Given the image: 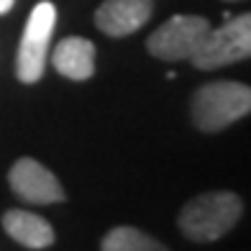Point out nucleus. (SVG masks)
Returning <instances> with one entry per match:
<instances>
[{
	"instance_id": "nucleus-8",
	"label": "nucleus",
	"mask_w": 251,
	"mask_h": 251,
	"mask_svg": "<svg viewBox=\"0 0 251 251\" xmlns=\"http://www.w3.org/2000/svg\"><path fill=\"white\" fill-rule=\"evenodd\" d=\"M51 67L72 82H85L95 75V44L85 36H64L51 51Z\"/></svg>"
},
{
	"instance_id": "nucleus-7",
	"label": "nucleus",
	"mask_w": 251,
	"mask_h": 251,
	"mask_svg": "<svg viewBox=\"0 0 251 251\" xmlns=\"http://www.w3.org/2000/svg\"><path fill=\"white\" fill-rule=\"evenodd\" d=\"M154 0H102L95 10V26L110 39H126L146 26Z\"/></svg>"
},
{
	"instance_id": "nucleus-5",
	"label": "nucleus",
	"mask_w": 251,
	"mask_h": 251,
	"mask_svg": "<svg viewBox=\"0 0 251 251\" xmlns=\"http://www.w3.org/2000/svg\"><path fill=\"white\" fill-rule=\"evenodd\" d=\"M210 28L213 26L205 16L177 13L146 39V51L159 62H190Z\"/></svg>"
},
{
	"instance_id": "nucleus-11",
	"label": "nucleus",
	"mask_w": 251,
	"mask_h": 251,
	"mask_svg": "<svg viewBox=\"0 0 251 251\" xmlns=\"http://www.w3.org/2000/svg\"><path fill=\"white\" fill-rule=\"evenodd\" d=\"M16 5V0H0V16H5L10 13V8Z\"/></svg>"
},
{
	"instance_id": "nucleus-12",
	"label": "nucleus",
	"mask_w": 251,
	"mask_h": 251,
	"mask_svg": "<svg viewBox=\"0 0 251 251\" xmlns=\"http://www.w3.org/2000/svg\"><path fill=\"white\" fill-rule=\"evenodd\" d=\"M226 3H241V0H226Z\"/></svg>"
},
{
	"instance_id": "nucleus-10",
	"label": "nucleus",
	"mask_w": 251,
	"mask_h": 251,
	"mask_svg": "<svg viewBox=\"0 0 251 251\" xmlns=\"http://www.w3.org/2000/svg\"><path fill=\"white\" fill-rule=\"evenodd\" d=\"M100 251H169L154 236L139 231L136 226H116L102 236Z\"/></svg>"
},
{
	"instance_id": "nucleus-6",
	"label": "nucleus",
	"mask_w": 251,
	"mask_h": 251,
	"mask_svg": "<svg viewBox=\"0 0 251 251\" xmlns=\"http://www.w3.org/2000/svg\"><path fill=\"white\" fill-rule=\"evenodd\" d=\"M10 192L28 205H56L67 200V192L54 172L31 156H21L8 169Z\"/></svg>"
},
{
	"instance_id": "nucleus-2",
	"label": "nucleus",
	"mask_w": 251,
	"mask_h": 251,
	"mask_svg": "<svg viewBox=\"0 0 251 251\" xmlns=\"http://www.w3.org/2000/svg\"><path fill=\"white\" fill-rule=\"evenodd\" d=\"M251 113V87L236 79H213L190 98L192 126L202 133H218Z\"/></svg>"
},
{
	"instance_id": "nucleus-1",
	"label": "nucleus",
	"mask_w": 251,
	"mask_h": 251,
	"mask_svg": "<svg viewBox=\"0 0 251 251\" xmlns=\"http://www.w3.org/2000/svg\"><path fill=\"white\" fill-rule=\"evenodd\" d=\"M244 215L241 198L231 190H210L187 200L179 210L177 226L195 244H213L231 233Z\"/></svg>"
},
{
	"instance_id": "nucleus-4",
	"label": "nucleus",
	"mask_w": 251,
	"mask_h": 251,
	"mask_svg": "<svg viewBox=\"0 0 251 251\" xmlns=\"http://www.w3.org/2000/svg\"><path fill=\"white\" fill-rule=\"evenodd\" d=\"M56 26V8L49 0L33 5L28 13L24 36H21V47L16 54V77L24 85H36L44 77L49 59V41Z\"/></svg>"
},
{
	"instance_id": "nucleus-3",
	"label": "nucleus",
	"mask_w": 251,
	"mask_h": 251,
	"mask_svg": "<svg viewBox=\"0 0 251 251\" xmlns=\"http://www.w3.org/2000/svg\"><path fill=\"white\" fill-rule=\"evenodd\" d=\"M251 56V13L233 16L221 28H210L200 41L198 51L190 56L195 70L210 72L221 67L244 62Z\"/></svg>"
},
{
	"instance_id": "nucleus-9",
	"label": "nucleus",
	"mask_w": 251,
	"mask_h": 251,
	"mask_svg": "<svg viewBox=\"0 0 251 251\" xmlns=\"http://www.w3.org/2000/svg\"><path fill=\"white\" fill-rule=\"evenodd\" d=\"M3 231L13 238L16 244H21L24 249H47L56 241L54 226L31 210H21V208H10L3 213Z\"/></svg>"
}]
</instances>
